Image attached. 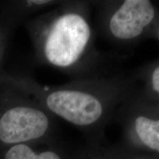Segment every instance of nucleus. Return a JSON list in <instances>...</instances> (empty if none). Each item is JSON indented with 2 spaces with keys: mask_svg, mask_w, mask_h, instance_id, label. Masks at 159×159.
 <instances>
[{
  "mask_svg": "<svg viewBox=\"0 0 159 159\" xmlns=\"http://www.w3.org/2000/svg\"><path fill=\"white\" fill-rule=\"evenodd\" d=\"M139 90L119 105L114 119L124 125L131 140L158 152L159 103L146 99Z\"/></svg>",
  "mask_w": 159,
  "mask_h": 159,
  "instance_id": "obj_5",
  "label": "nucleus"
},
{
  "mask_svg": "<svg viewBox=\"0 0 159 159\" xmlns=\"http://www.w3.org/2000/svg\"><path fill=\"white\" fill-rule=\"evenodd\" d=\"M97 8L98 30L118 47H132L147 39L159 41L158 4L150 0L91 1Z\"/></svg>",
  "mask_w": 159,
  "mask_h": 159,
  "instance_id": "obj_3",
  "label": "nucleus"
},
{
  "mask_svg": "<svg viewBox=\"0 0 159 159\" xmlns=\"http://www.w3.org/2000/svg\"><path fill=\"white\" fill-rule=\"evenodd\" d=\"M140 83V93L150 102L159 103V60L156 58L143 63L132 71Z\"/></svg>",
  "mask_w": 159,
  "mask_h": 159,
  "instance_id": "obj_7",
  "label": "nucleus"
},
{
  "mask_svg": "<svg viewBox=\"0 0 159 159\" xmlns=\"http://www.w3.org/2000/svg\"><path fill=\"white\" fill-rule=\"evenodd\" d=\"M91 1H63L23 23L39 64L68 75L71 80L99 78L115 69L110 55L96 47Z\"/></svg>",
  "mask_w": 159,
  "mask_h": 159,
  "instance_id": "obj_1",
  "label": "nucleus"
},
{
  "mask_svg": "<svg viewBox=\"0 0 159 159\" xmlns=\"http://www.w3.org/2000/svg\"><path fill=\"white\" fill-rule=\"evenodd\" d=\"M4 159H62L53 150L37 152L26 143L12 145L5 152Z\"/></svg>",
  "mask_w": 159,
  "mask_h": 159,
  "instance_id": "obj_8",
  "label": "nucleus"
},
{
  "mask_svg": "<svg viewBox=\"0 0 159 159\" xmlns=\"http://www.w3.org/2000/svg\"><path fill=\"white\" fill-rule=\"evenodd\" d=\"M63 1L57 0H13L0 4V18L11 30L14 31L17 27L25 21L47 11Z\"/></svg>",
  "mask_w": 159,
  "mask_h": 159,
  "instance_id": "obj_6",
  "label": "nucleus"
},
{
  "mask_svg": "<svg viewBox=\"0 0 159 159\" xmlns=\"http://www.w3.org/2000/svg\"><path fill=\"white\" fill-rule=\"evenodd\" d=\"M136 159H143V158H136Z\"/></svg>",
  "mask_w": 159,
  "mask_h": 159,
  "instance_id": "obj_10",
  "label": "nucleus"
},
{
  "mask_svg": "<svg viewBox=\"0 0 159 159\" xmlns=\"http://www.w3.org/2000/svg\"><path fill=\"white\" fill-rule=\"evenodd\" d=\"M55 116L27 92L0 78V143L15 145L50 132Z\"/></svg>",
  "mask_w": 159,
  "mask_h": 159,
  "instance_id": "obj_4",
  "label": "nucleus"
},
{
  "mask_svg": "<svg viewBox=\"0 0 159 159\" xmlns=\"http://www.w3.org/2000/svg\"><path fill=\"white\" fill-rule=\"evenodd\" d=\"M0 78L29 94L52 116L85 129L106 125L119 105L140 88L132 71L124 70L58 85H42L23 71L3 70Z\"/></svg>",
  "mask_w": 159,
  "mask_h": 159,
  "instance_id": "obj_2",
  "label": "nucleus"
},
{
  "mask_svg": "<svg viewBox=\"0 0 159 159\" xmlns=\"http://www.w3.org/2000/svg\"><path fill=\"white\" fill-rule=\"evenodd\" d=\"M13 32V30L10 28L0 18V75L3 71L5 54Z\"/></svg>",
  "mask_w": 159,
  "mask_h": 159,
  "instance_id": "obj_9",
  "label": "nucleus"
}]
</instances>
